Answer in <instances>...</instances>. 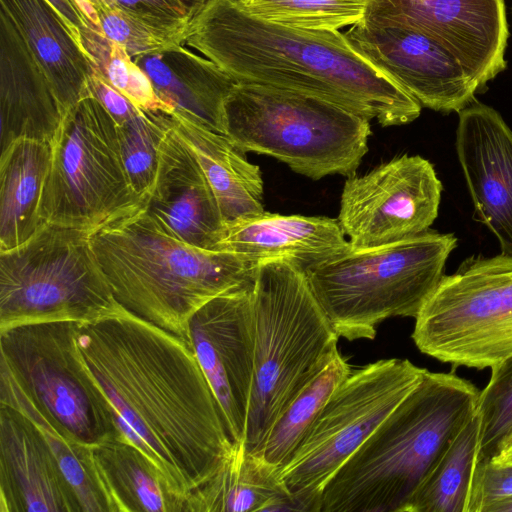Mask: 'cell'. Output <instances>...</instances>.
I'll list each match as a JSON object with an SVG mask.
<instances>
[{
    "instance_id": "cell-1",
    "label": "cell",
    "mask_w": 512,
    "mask_h": 512,
    "mask_svg": "<svg viewBox=\"0 0 512 512\" xmlns=\"http://www.w3.org/2000/svg\"><path fill=\"white\" fill-rule=\"evenodd\" d=\"M77 346L120 438L187 499L234 445L190 343L121 307L80 323Z\"/></svg>"
},
{
    "instance_id": "cell-2",
    "label": "cell",
    "mask_w": 512,
    "mask_h": 512,
    "mask_svg": "<svg viewBox=\"0 0 512 512\" xmlns=\"http://www.w3.org/2000/svg\"><path fill=\"white\" fill-rule=\"evenodd\" d=\"M184 45L238 82L317 96L381 126L417 119L422 106L372 65L339 30L305 29L257 17L242 0H206Z\"/></svg>"
},
{
    "instance_id": "cell-3",
    "label": "cell",
    "mask_w": 512,
    "mask_h": 512,
    "mask_svg": "<svg viewBox=\"0 0 512 512\" xmlns=\"http://www.w3.org/2000/svg\"><path fill=\"white\" fill-rule=\"evenodd\" d=\"M479 394L454 369H426L325 485L319 512H405L454 437L477 412Z\"/></svg>"
},
{
    "instance_id": "cell-4",
    "label": "cell",
    "mask_w": 512,
    "mask_h": 512,
    "mask_svg": "<svg viewBox=\"0 0 512 512\" xmlns=\"http://www.w3.org/2000/svg\"><path fill=\"white\" fill-rule=\"evenodd\" d=\"M89 236L119 304L186 340L188 320L198 308L254 284L257 263L182 241L145 206Z\"/></svg>"
},
{
    "instance_id": "cell-5",
    "label": "cell",
    "mask_w": 512,
    "mask_h": 512,
    "mask_svg": "<svg viewBox=\"0 0 512 512\" xmlns=\"http://www.w3.org/2000/svg\"><path fill=\"white\" fill-rule=\"evenodd\" d=\"M252 302L254 378L243 443L260 453L286 405L339 351V336L304 270L290 261L258 263Z\"/></svg>"
},
{
    "instance_id": "cell-6",
    "label": "cell",
    "mask_w": 512,
    "mask_h": 512,
    "mask_svg": "<svg viewBox=\"0 0 512 512\" xmlns=\"http://www.w3.org/2000/svg\"><path fill=\"white\" fill-rule=\"evenodd\" d=\"M456 246L454 234L428 230L382 246L351 247L304 272L338 336L371 340L387 318L418 316Z\"/></svg>"
},
{
    "instance_id": "cell-7",
    "label": "cell",
    "mask_w": 512,
    "mask_h": 512,
    "mask_svg": "<svg viewBox=\"0 0 512 512\" xmlns=\"http://www.w3.org/2000/svg\"><path fill=\"white\" fill-rule=\"evenodd\" d=\"M225 135L242 152L313 180L352 175L368 151L370 120L323 98L238 82L224 106Z\"/></svg>"
},
{
    "instance_id": "cell-8",
    "label": "cell",
    "mask_w": 512,
    "mask_h": 512,
    "mask_svg": "<svg viewBox=\"0 0 512 512\" xmlns=\"http://www.w3.org/2000/svg\"><path fill=\"white\" fill-rule=\"evenodd\" d=\"M90 232L46 223L30 240L0 252V330L88 322L116 312V300Z\"/></svg>"
},
{
    "instance_id": "cell-9",
    "label": "cell",
    "mask_w": 512,
    "mask_h": 512,
    "mask_svg": "<svg viewBox=\"0 0 512 512\" xmlns=\"http://www.w3.org/2000/svg\"><path fill=\"white\" fill-rule=\"evenodd\" d=\"M144 206L127 176L116 122L90 91L51 142L42 220L92 232Z\"/></svg>"
},
{
    "instance_id": "cell-10",
    "label": "cell",
    "mask_w": 512,
    "mask_h": 512,
    "mask_svg": "<svg viewBox=\"0 0 512 512\" xmlns=\"http://www.w3.org/2000/svg\"><path fill=\"white\" fill-rule=\"evenodd\" d=\"M425 370L407 359H383L352 371L337 387L281 468L298 511L319 512L325 485L418 384Z\"/></svg>"
},
{
    "instance_id": "cell-11",
    "label": "cell",
    "mask_w": 512,
    "mask_h": 512,
    "mask_svg": "<svg viewBox=\"0 0 512 512\" xmlns=\"http://www.w3.org/2000/svg\"><path fill=\"white\" fill-rule=\"evenodd\" d=\"M79 324L44 322L0 330V365L58 431L90 447L120 435L109 402L82 361Z\"/></svg>"
},
{
    "instance_id": "cell-12",
    "label": "cell",
    "mask_w": 512,
    "mask_h": 512,
    "mask_svg": "<svg viewBox=\"0 0 512 512\" xmlns=\"http://www.w3.org/2000/svg\"><path fill=\"white\" fill-rule=\"evenodd\" d=\"M415 320L416 347L453 367L491 368L512 356V257L465 259Z\"/></svg>"
},
{
    "instance_id": "cell-13",
    "label": "cell",
    "mask_w": 512,
    "mask_h": 512,
    "mask_svg": "<svg viewBox=\"0 0 512 512\" xmlns=\"http://www.w3.org/2000/svg\"><path fill=\"white\" fill-rule=\"evenodd\" d=\"M441 193L434 166L405 154L348 176L337 219L352 248L382 246L427 232L438 216Z\"/></svg>"
},
{
    "instance_id": "cell-14",
    "label": "cell",
    "mask_w": 512,
    "mask_h": 512,
    "mask_svg": "<svg viewBox=\"0 0 512 512\" xmlns=\"http://www.w3.org/2000/svg\"><path fill=\"white\" fill-rule=\"evenodd\" d=\"M362 20L435 38L459 60L479 92L506 69L504 0H370Z\"/></svg>"
},
{
    "instance_id": "cell-15",
    "label": "cell",
    "mask_w": 512,
    "mask_h": 512,
    "mask_svg": "<svg viewBox=\"0 0 512 512\" xmlns=\"http://www.w3.org/2000/svg\"><path fill=\"white\" fill-rule=\"evenodd\" d=\"M252 288L209 300L187 324V340L235 443L244 442L254 378Z\"/></svg>"
},
{
    "instance_id": "cell-16",
    "label": "cell",
    "mask_w": 512,
    "mask_h": 512,
    "mask_svg": "<svg viewBox=\"0 0 512 512\" xmlns=\"http://www.w3.org/2000/svg\"><path fill=\"white\" fill-rule=\"evenodd\" d=\"M344 34L359 54L422 107L458 113L479 93L453 53L426 33L361 20Z\"/></svg>"
},
{
    "instance_id": "cell-17",
    "label": "cell",
    "mask_w": 512,
    "mask_h": 512,
    "mask_svg": "<svg viewBox=\"0 0 512 512\" xmlns=\"http://www.w3.org/2000/svg\"><path fill=\"white\" fill-rule=\"evenodd\" d=\"M456 152L475 216L512 257V130L476 99L458 112Z\"/></svg>"
},
{
    "instance_id": "cell-18",
    "label": "cell",
    "mask_w": 512,
    "mask_h": 512,
    "mask_svg": "<svg viewBox=\"0 0 512 512\" xmlns=\"http://www.w3.org/2000/svg\"><path fill=\"white\" fill-rule=\"evenodd\" d=\"M0 512H82L43 434L1 403Z\"/></svg>"
},
{
    "instance_id": "cell-19",
    "label": "cell",
    "mask_w": 512,
    "mask_h": 512,
    "mask_svg": "<svg viewBox=\"0 0 512 512\" xmlns=\"http://www.w3.org/2000/svg\"><path fill=\"white\" fill-rule=\"evenodd\" d=\"M145 208L182 241L215 250L224 220L205 173L173 124L161 142Z\"/></svg>"
},
{
    "instance_id": "cell-20",
    "label": "cell",
    "mask_w": 512,
    "mask_h": 512,
    "mask_svg": "<svg viewBox=\"0 0 512 512\" xmlns=\"http://www.w3.org/2000/svg\"><path fill=\"white\" fill-rule=\"evenodd\" d=\"M63 117L44 69L0 8L1 150L21 138L52 142Z\"/></svg>"
},
{
    "instance_id": "cell-21",
    "label": "cell",
    "mask_w": 512,
    "mask_h": 512,
    "mask_svg": "<svg viewBox=\"0 0 512 512\" xmlns=\"http://www.w3.org/2000/svg\"><path fill=\"white\" fill-rule=\"evenodd\" d=\"M338 219L262 212L224 222L215 250L249 261L284 259L303 270L351 248Z\"/></svg>"
},
{
    "instance_id": "cell-22",
    "label": "cell",
    "mask_w": 512,
    "mask_h": 512,
    "mask_svg": "<svg viewBox=\"0 0 512 512\" xmlns=\"http://www.w3.org/2000/svg\"><path fill=\"white\" fill-rule=\"evenodd\" d=\"M44 69L65 113L90 91L94 63L47 0H0Z\"/></svg>"
},
{
    "instance_id": "cell-23",
    "label": "cell",
    "mask_w": 512,
    "mask_h": 512,
    "mask_svg": "<svg viewBox=\"0 0 512 512\" xmlns=\"http://www.w3.org/2000/svg\"><path fill=\"white\" fill-rule=\"evenodd\" d=\"M173 128L193 152L217 199L224 222L264 212L260 168L230 139L200 119L173 109Z\"/></svg>"
},
{
    "instance_id": "cell-24",
    "label": "cell",
    "mask_w": 512,
    "mask_h": 512,
    "mask_svg": "<svg viewBox=\"0 0 512 512\" xmlns=\"http://www.w3.org/2000/svg\"><path fill=\"white\" fill-rule=\"evenodd\" d=\"M134 61L149 77L163 102L225 135L224 106L238 83L232 76L184 45L139 56Z\"/></svg>"
},
{
    "instance_id": "cell-25",
    "label": "cell",
    "mask_w": 512,
    "mask_h": 512,
    "mask_svg": "<svg viewBox=\"0 0 512 512\" xmlns=\"http://www.w3.org/2000/svg\"><path fill=\"white\" fill-rule=\"evenodd\" d=\"M280 472L261 453L234 442L220 467L189 492L185 512L297 510Z\"/></svg>"
},
{
    "instance_id": "cell-26",
    "label": "cell",
    "mask_w": 512,
    "mask_h": 512,
    "mask_svg": "<svg viewBox=\"0 0 512 512\" xmlns=\"http://www.w3.org/2000/svg\"><path fill=\"white\" fill-rule=\"evenodd\" d=\"M90 457L110 512L186 511V498L129 441L115 437L90 446Z\"/></svg>"
},
{
    "instance_id": "cell-27",
    "label": "cell",
    "mask_w": 512,
    "mask_h": 512,
    "mask_svg": "<svg viewBox=\"0 0 512 512\" xmlns=\"http://www.w3.org/2000/svg\"><path fill=\"white\" fill-rule=\"evenodd\" d=\"M0 252L30 240L45 223L41 201L51 161V142L21 138L0 155Z\"/></svg>"
},
{
    "instance_id": "cell-28",
    "label": "cell",
    "mask_w": 512,
    "mask_h": 512,
    "mask_svg": "<svg viewBox=\"0 0 512 512\" xmlns=\"http://www.w3.org/2000/svg\"><path fill=\"white\" fill-rule=\"evenodd\" d=\"M479 439L480 421L476 412L439 458L405 512H469Z\"/></svg>"
},
{
    "instance_id": "cell-29",
    "label": "cell",
    "mask_w": 512,
    "mask_h": 512,
    "mask_svg": "<svg viewBox=\"0 0 512 512\" xmlns=\"http://www.w3.org/2000/svg\"><path fill=\"white\" fill-rule=\"evenodd\" d=\"M0 403L21 412L40 430L72 487L82 512H110L106 497L95 475L90 447L72 441L58 431L35 408L9 371L2 365H0Z\"/></svg>"
},
{
    "instance_id": "cell-30",
    "label": "cell",
    "mask_w": 512,
    "mask_h": 512,
    "mask_svg": "<svg viewBox=\"0 0 512 512\" xmlns=\"http://www.w3.org/2000/svg\"><path fill=\"white\" fill-rule=\"evenodd\" d=\"M338 351L290 400L268 432L261 454L282 468L296 451L337 387L350 375Z\"/></svg>"
},
{
    "instance_id": "cell-31",
    "label": "cell",
    "mask_w": 512,
    "mask_h": 512,
    "mask_svg": "<svg viewBox=\"0 0 512 512\" xmlns=\"http://www.w3.org/2000/svg\"><path fill=\"white\" fill-rule=\"evenodd\" d=\"M171 126V112L164 110H139L117 125L127 176L134 193L144 203L155 181L161 142Z\"/></svg>"
},
{
    "instance_id": "cell-32",
    "label": "cell",
    "mask_w": 512,
    "mask_h": 512,
    "mask_svg": "<svg viewBox=\"0 0 512 512\" xmlns=\"http://www.w3.org/2000/svg\"><path fill=\"white\" fill-rule=\"evenodd\" d=\"M81 36L93 60L94 72L136 107L148 111H173L171 106L158 97L149 77L121 45L108 40L94 29L85 30Z\"/></svg>"
},
{
    "instance_id": "cell-33",
    "label": "cell",
    "mask_w": 512,
    "mask_h": 512,
    "mask_svg": "<svg viewBox=\"0 0 512 512\" xmlns=\"http://www.w3.org/2000/svg\"><path fill=\"white\" fill-rule=\"evenodd\" d=\"M251 14L288 26L339 30L359 23L370 0H242Z\"/></svg>"
},
{
    "instance_id": "cell-34",
    "label": "cell",
    "mask_w": 512,
    "mask_h": 512,
    "mask_svg": "<svg viewBox=\"0 0 512 512\" xmlns=\"http://www.w3.org/2000/svg\"><path fill=\"white\" fill-rule=\"evenodd\" d=\"M490 369V380L480 391L477 406L480 463L491 461L512 436V356Z\"/></svg>"
},
{
    "instance_id": "cell-35",
    "label": "cell",
    "mask_w": 512,
    "mask_h": 512,
    "mask_svg": "<svg viewBox=\"0 0 512 512\" xmlns=\"http://www.w3.org/2000/svg\"><path fill=\"white\" fill-rule=\"evenodd\" d=\"M98 17L102 34L121 45L131 58L164 52L176 44L153 31L125 12L101 0H89Z\"/></svg>"
},
{
    "instance_id": "cell-36",
    "label": "cell",
    "mask_w": 512,
    "mask_h": 512,
    "mask_svg": "<svg viewBox=\"0 0 512 512\" xmlns=\"http://www.w3.org/2000/svg\"><path fill=\"white\" fill-rule=\"evenodd\" d=\"M151 28L160 36L184 45L192 16L175 0H101Z\"/></svg>"
},
{
    "instance_id": "cell-37",
    "label": "cell",
    "mask_w": 512,
    "mask_h": 512,
    "mask_svg": "<svg viewBox=\"0 0 512 512\" xmlns=\"http://www.w3.org/2000/svg\"><path fill=\"white\" fill-rule=\"evenodd\" d=\"M512 496V465L478 462L469 512H485L492 503Z\"/></svg>"
},
{
    "instance_id": "cell-38",
    "label": "cell",
    "mask_w": 512,
    "mask_h": 512,
    "mask_svg": "<svg viewBox=\"0 0 512 512\" xmlns=\"http://www.w3.org/2000/svg\"><path fill=\"white\" fill-rule=\"evenodd\" d=\"M90 89L117 125L127 121L141 110L96 72L91 76Z\"/></svg>"
},
{
    "instance_id": "cell-39",
    "label": "cell",
    "mask_w": 512,
    "mask_h": 512,
    "mask_svg": "<svg viewBox=\"0 0 512 512\" xmlns=\"http://www.w3.org/2000/svg\"><path fill=\"white\" fill-rule=\"evenodd\" d=\"M54 9L59 13L64 22L69 27L76 41L82 46V32L87 29H94L98 32L95 26L83 13L75 0H47ZM101 34V33H100Z\"/></svg>"
},
{
    "instance_id": "cell-40",
    "label": "cell",
    "mask_w": 512,
    "mask_h": 512,
    "mask_svg": "<svg viewBox=\"0 0 512 512\" xmlns=\"http://www.w3.org/2000/svg\"><path fill=\"white\" fill-rule=\"evenodd\" d=\"M496 465H512V436L503 444L499 453L491 460Z\"/></svg>"
},
{
    "instance_id": "cell-41",
    "label": "cell",
    "mask_w": 512,
    "mask_h": 512,
    "mask_svg": "<svg viewBox=\"0 0 512 512\" xmlns=\"http://www.w3.org/2000/svg\"><path fill=\"white\" fill-rule=\"evenodd\" d=\"M485 512H512V496L492 503Z\"/></svg>"
},
{
    "instance_id": "cell-42",
    "label": "cell",
    "mask_w": 512,
    "mask_h": 512,
    "mask_svg": "<svg viewBox=\"0 0 512 512\" xmlns=\"http://www.w3.org/2000/svg\"><path fill=\"white\" fill-rule=\"evenodd\" d=\"M193 17L206 0H175Z\"/></svg>"
}]
</instances>
